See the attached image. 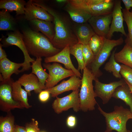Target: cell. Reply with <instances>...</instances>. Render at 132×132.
<instances>
[{
	"mask_svg": "<svg viewBox=\"0 0 132 132\" xmlns=\"http://www.w3.org/2000/svg\"><path fill=\"white\" fill-rule=\"evenodd\" d=\"M33 3L45 9L53 17L55 34L50 42L55 47L62 50L67 46H70L78 43L74 30L64 17L41 1L33 0Z\"/></svg>",
	"mask_w": 132,
	"mask_h": 132,
	"instance_id": "obj_1",
	"label": "cell"
},
{
	"mask_svg": "<svg viewBox=\"0 0 132 132\" xmlns=\"http://www.w3.org/2000/svg\"><path fill=\"white\" fill-rule=\"evenodd\" d=\"M22 34L29 54L36 58L51 57L61 50L55 47L49 39L39 32L27 28Z\"/></svg>",
	"mask_w": 132,
	"mask_h": 132,
	"instance_id": "obj_2",
	"label": "cell"
},
{
	"mask_svg": "<svg viewBox=\"0 0 132 132\" xmlns=\"http://www.w3.org/2000/svg\"><path fill=\"white\" fill-rule=\"evenodd\" d=\"M83 71L79 95L80 110L86 112L94 110L95 106L97 104L95 99L97 97L93 89V81L98 78L94 76L87 67H85Z\"/></svg>",
	"mask_w": 132,
	"mask_h": 132,
	"instance_id": "obj_3",
	"label": "cell"
},
{
	"mask_svg": "<svg viewBox=\"0 0 132 132\" xmlns=\"http://www.w3.org/2000/svg\"><path fill=\"white\" fill-rule=\"evenodd\" d=\"M98 109L105 117L106 129L105 132H111L115 130L118 132H129L126 127L129 116L132 113L130 110L122 106H115L113 111L107 113L98 106Z\"/></svg>",
	"mask_w": 132,
	"mask_h": 132,
	"instance_id": "obj_4",
	"label": "cell"
},
{
	"mask_svg": "<svg viewBox=\"0 0 132 132\" xmlns=\"http://www.w3.org/2000/svg\"><path fill=\"white\" fill-rule=\"evenodd\" d=\"M115 0H69L72 6L82 9L92 16L112 13Z\"/></svg>",
	"mask_w": 132,
	"mask_h": 132,
	"instance_id": "obj_5",
	"label": "cell"
},
{
	"mask_svg": "<svg viewBox=\"0 0 132 132\" xmlns=\"http://www.w3.org/2000/svg\"><path fill=\"white\" fill-rule=\"evenodd\" d=\"M123 42L122 37L116 40L106 38L102 47L90 64V69L95 77L98 78L102 75V73L100 68L109 57L113 48L122 44Z\"/></svg>",
	"mask_w": 132,
	"mask_h": 132,
	"instance_id": "obj_6",
	"label": "cell"
},
{
	"mask_svg": "<svg viewBox=\"0 0 132 132\" xmlns=\"http://www.w3.org/2000/svg\"><path fill=\"white\" fill-rule=\"evenodd\" d=\"M7 37L3 38L1 40L3 46H7L14 45L19 47L22 52L24 57L23 65L20 70L21 72L29 70L32 63L35 60L30 56L24 42L22 33L16 30L7 34Z\"/></svg>",
	"mask_w": 132,
	"mask_h": 132,
	"instance_id": "obj_7",
	"label": "cell"
},
{
	"mask_svg": "<svg viewBox=\"0 0 132 132\" xmlns=\"http://www.w3.org/2000/svg\"><path fill=\"white\" fill-rule=\"evenodd\" d=\"M43 66L49 72L48 77L45 82L44 90L54 87L65 78L75 75L72 70L64 68L56 62H54L52 64L44 63Z\"/></svg>",
	"mask_w": 132,
	"mask_h": 132,
	"instance_id": "obj_8",
	"label": "cell"
},
{
	"mask_svg": "<svg viewBox=\"0 0 132 132\" xmlns=\"http://www.w3.org/2000/svg\"><path fill=\"white\" fill-rule=\"evenodd\" d=\"M79 91V89L73 91L70 94L62 98L56 97L52 104L55 112L59 114L71 108L75 112L78 111L80 110Z\"/></svg>",
	"mask_w": 132,
	"mask_h": 132,
	"instance_id": "obj_9",
	"label": "cell"
},
{
	"mask_svg": "<svg viewBox=\"0 0 132 132\" xmlns=\"http://www.w3.org/2000/svg\"><path fill=\"white\" fill-rule=\"evenodd\" d=\"M11 79L1 82L0 86V107L2 111L9 112L16 108H23L19 103L12 98V84Z\"/></svg>",
	"mask_w": 132,
	"mask_h": 132,
	"instance_id": "obj_10",
	"label": "cell"
},
{
	"mask_svg": "<svg viewBox=\"0 0 132 132\" xmlns=\"http://www.w3.org/2000/svg\"><path fill=\"white\" fill-rule=\"evenodd\" d=\"M94 81V91L96 97L101 99L104 104L108 103L117 87L127 84L123 78L119 81L111 82L108 84L100 82L98 78Z\"/></svg>",
	"mask_w": 132,
	"mask_h": 132,
	"instance_id": "obj_11",
	"label": "cell"
},
{
	"mask_svg": "<svg viewBox=\"0 0 132 132\" xmlns=\"http://www.w3.org/2000/svg\"><path fill=\"white\" fill-rule=\"evenodd\" d=\"M121 0H115L114 7L112 12V19L109 33L106 38L111 39L114 33L120 32L126 37L127 34L124 29V21L122 8L121 6Z\"/></svg>",
	"mask_w": 132,
	"mask_h": 132,
	"instance_id": "obj_12",
	"label": "cell"
},
{
	"mask_svg": "<svg viewBox=\"0 0 132 132\" xmlns=\"http://www.w3.org/2000/svg\"><path fill=\"white\" fill-rule=\"evenodd\" d=\"M112 19L111 13L92 16L88 22L96 34L106 37L110 30Z\"/></svg>",
	"mask_w": 132,
	"mask_h": 132,
	"instance_id": "obj_13",
	"label": "cell"
},
{
	"mask_svg": "<svg viewBox=\"0 0 132 132\" xmlns=\"http://www.w3.org/2000/svg\"><path fill=\"white\" fill-rule=\"evenodd\" d=\"M24 15L25 19L29 21L34 19L51 22L54 20L51 15L45 9L34 4L32 0H29L26 3Z\"/></svg>",
	"mask_w": 132,
	"mask_h": 132,
	"instance_id": "obj_14",
	"label": "cell"
},
{
	"mask_svg": "<svg viewBox=\"0 0 132 132\" xmlns=\"http://www.w3.org/2000/svg\"><path fill=\"white\" fill-rule=\"evenodd\" d=\"M69 46L65 47L57 54L51 57L45 58V63L54 62H58L63 64L66 69L72 70L75 75L80 78H82V75L79 71L74 66L71 61L70 57Z\"/></svg>",
	"mask_w": 132,
	"mask_h": 132,
	"instance_id": "obj_15",
	"label": "cell"
},
{
	"mask_svg": "<svg viewBox=\"0 0 132 132\" xmlns=\"http://www.w3.org/2000/svg\"><path fill=\"white\" fill-rule=\"evenodd\" d=\"M81 80L76 75L70 77L68 80H64L60 84L51 88L45 89L48 91L53 97L64 92L72 90H77L81 87Z\"/></svg>",
	"mask_w": 132,
	"mask_h": 132,
	"instance_id": "obj_16",
	"label": "cell"
},
{
	"mask_svg": "<svg viewBox=\"0 0 132 132\" xmlns=\"http://www.w3.org/2000/svg\"><path fill=\"white\" fill-rule=\"evenodd\" d=\"M17 81L24 87L29 96L31 95V92L32 90L37 94L39 93L43 89H45V88L40 83L37 76L32 73L23 74Z\"/></svg>",
	"mask_w": 132,
	"mask_h": 132,
	"instance_id": "obj_17",
	"label": "cell"
},
{
	"mask_svg": "<svg viewBox=\"0 0 132 132\" xmlns=\"http://www.w3.org/2000/svg\"><path fill=\"white\" fill-rule=\"evenodd\" d=\"M23 65V62L15 63L11 61L7 58L0 61V71L4 81L11 79V77L13 74H18L21 73L19 69L22 67Z\"/></svg>",
	"mask_w": 132,
	"mask_h": 132,
	"instance_id": "obj_18",
	"label": "cell"
},
{
	"mask_svg": "<svg viewBox=\"0 0 132 132\" xmlns=\"http://www.w3.org/2000/svg\"><path fill=\"white\" fill-rule=\"evenodd\" d=\"M77 24L73 29L78 43L82 45L88 44L91 38L96 33L88 23Z\"/></svg>",
	"mask_w": 132,
	"mask_h": 132,
	"instance_id": "obj_19",
	"label": "cell"
},
{
	"mask_svg": "<svg viewBox=\"0 0 132 132\" xmlns=\"http://www.w3.org/2000/svg\"><path fill=\"white\" fill-rule=\"evenodd\" d=\"M30 22L35 30L41 32L50 41L53 39L55 36V31L54 25L51 22L34 19Z\"/></svg>",
	"mask_w": 132,
	"mask_h": 132,
	"instance_id": "obj_20",
	"label": "cell"
},
{
	"mask_svg": "<svg viewBox=\"0 0 132 132\" xmlns=\"http://www.w3.org/2000/svg\"><path fill=\"white\" fill-rule=\"evenodd\" d=\"M12 94L13 99L20 103L23 108L29 109L31 106L28 101L27 92L22 87V85L17 80L12 84Z\"/></svg>",
	"mask_w": 132,
	"mask_h": 132,
	"instance_id": "obj_21",
	"label": "cell"
},
{
	"mask_svg": "<svg viewBox=\"0 0 132 132\" xmlns=\"http://www.w3.org/2000/svg\"><path fill=\"white\" fill-rule=\"evenodd\" d=\"M65 9L71 19L78 24L87 22L92 16L84 10L72 6L67 1Z\"/></svg>",
	"mask_w": 132,
	"mask_h": 132,
	"instance_id": "obj_22",
	"label": "cell"
},
{
	"mask_svg": "<svg viewBox=\"0 0 132 132\" xmlns=\"http://www.w3.org/2000/svg\"><path fill=\"white\" fill-rule=\"evenodd\" d=\"M26 3L23 0H0V9L8 11H15L16 15L25 14Z\"/></svg>",
	"mask_w": 132,
	"mask_h": 132,
	"instance_id": "obj_23",
	"label": "cell"
},
{
	"mask_svg": "<svg viewBox=\"0 0 132 132\" xmlns=\"http://www.w3.org/2000/svg\"><path fill=\"white\" fill-rule=\"evenodd\" d=\"M112 97L123 100L128 106L132 113V93L127 83L117 87L114 91Z\"/></svg>",
	"mask_w": 132,
	"mask_h": 132,
	"instance_id": "obj_24",
	"label": "cell"
},
{
	"mask_svg": "<svg viewBox=\"0 0 132 132\" xmlns=\"http://www.w3.org/2000/svg\"><path fill=\"white\" fill-rule=\"evenodd\" d=\"M114 58L117 63L132 68V48L128 44H125L120 51L115 53Z\"/></svg>",
	"mask_w": 132,
	"mask_h": 132,
	"instance_id": "obj_25",
	"label": "cell"
},
{
	"mask_svg": "<svg viewBox=\"0 0 132 132\" xmlns=\"http://www.w3.org/2000/svg\"><path fill=\"white\" fill-rule=\"evenodd\" d=\"M16 21L8 11L2 9L0 11V31L17 30L15 28Z\"/></svg>",
	"mask_w": 132,
	"mask_h": 132,
	"instance_id": "obj_26",
	"label": "cell"
},
{
	"mask_svg": "<svg viewBox=\"0 0 132 132\" xmlns=\"http://www.w3.org/2000/svg\"><path fill=\"white\" fill-rule=\"evenodd\" d=\"M41 57L36 58V60L32 63L31 67V73L35 75L39 79L41 85L45 88L46 81L48 76V74L46 72L42 66Z\"/></svg>",
	"mask_w": 132,
	"mask_h": 132,
	"instance_id": "obj_27",
	"label": "cell"
},
{
	"mask_svg": "<svg viewBox=\"0 0 132 132\" xmlns=\"http://www.w3.org/2000/svg\"><path fill=\"white\" fill-rule=\"evenodd\" d=\"M116 49H115L112 52L109 61L104 66V69L108 72L112 73L115 78L121 79L122 77L120 73L121 65L115 61L114 58Z\"/></svg>",
	"mask_w": 132,
	"mask_h": 132,
	"instance_id": "obj_28",
	"label": "cell"
},
{
	"mask_svg": "<svg viewBox=\"0 0 132 132\" xmlns=\"http://www.w3.org/2000/svg\"><path fill=\"white\" fill-rule=\"evenodd\" d=\"M83 45L79 43L69 46L70 54L75 57L77 61L78 66V70L82 72L86 67L84 61L83 55L82 47Z\"/></svg>",
	"mask_w": 132,
	"mask_h": 132,
	"instance_id": "obj_29",
	"label": "cell"
},
{
	"mask_svg": "<svg viewBox=\"0 0 132 132\" xmlns=\"http://www.w3.org/2000/svg\"><path fill=\"white\" fill-rule=\"evenodd\" d=\"M9 112L6 116L0 118V132H14V118Z\"/></svg>",
	"mask_w": 132,
	"mask_h": 132,
	"instance_id": "obj_30",
	"label": "cell"
},
{
	"mask_svg": "<svg viewBox=\"0 0 132 132\" xmlns=\"http://www.w3.org/2000/svg\"><path fill=\"white\" fill-rule=\"evenodd\" d=\"M122 11L124 21L127 24L128 31L125 43L132 48V11H130L125 8L122 9Z\"/></svg>",
	"mask_w": 132,
	"mask_h": 132,
	"instance_id": "obj_31",
	"label": "cell"
},
{
	"mask_svg": "<svg viewBox=\"0 0 132 132\" xmlns=\"http://www.w3.org/2000/svg\"><path fill=\"white\" fill-rule=\"evenodd\" d=\"M106 38L95 34L89 42L88 44L95 56L98 54L102 47Z\"/></svg>",
	"mask_w": 132,
	"mask_h": 132,
	"instance_id": "obj_32",
	"label": "cell"
},
{
	"mask_svg": "<svg viewBox=\"0 0 132 132\" xmlns=\"http://www.w3.org/2000/svg\"><path fill=\"white\" fill-rule=\"evenodd\" d=\"M82 51L85 65L87 67L93 61L95 56L88 44L83 45Z\"/></svg>",
	"mask_w": 132,
	"mask_h": 132,
	"instance_id": "obj_33",
	"label": "cell"
},
{
	"mask_svg": "<svg viewBox=\"0 0 132 132\" xmlns=\"http://www.w3.org/2000/svg\"><path fill=\"white\" fill-rule=\"evenodd\" d=\"M121 66L120 74L125 81L132 85V68L123 64Z\"/></svg>",
	"mask_w": 132,
	"mask_h": 132,
	"instance_id": "obj_34",
	"label": "cell"
},
{
	"mask_svg": "<svg viewBox=\"0 0 132 132\" xmlns=\"http://www.w3.org/2000/svg\"><path fill=\"white\" fill-rule=\"evenodd\" d=\"M27 132H40L38 121L34 119L31 122L26 124L25 127Z\"/></svg>",
	"mask_w": 132,
	"mask_h": 132,
	"instance_id": "obj_35",
	"label": "cell"
},
{
	"mask_svg": "<svg viewBox=\"0 0 132 132\" xmlns=\"http://www.w3.org/2000/svg\"><path fill=\"white\" fill-rule=\"evenodd\" d=\"M50 94L49 91L46 90H42L39 93V99L42 102H46L49 98Z\"/></svg>",
	"mask_w": 132,
	"mask_h": 132,
	"instance_id": "obj_36",
	"label": "cell"
},
{
	"mask_svg": "<svg viewBox=\"0 0 132 132\" xmlns=\"http://www.w3.org/2000/svg\"><path fill=\"white\" fill-rule=\"evenodd\" d=\"M77 123L76 117L73 115H70L67 118L66 123L67 126L70 128H73L76 125Z\"/></svg>",
	"mask_w": 132,
	"mask_h": 132,
	"instance_id": "obj_37",
	"label": "cell"
},
{
	"mask_svg": "<svg viewBox=\"0 0 132 132\" xmlns=\"http://www.w3.org/2000/svg\"><path fill=\"white\" fill-rule=\"evenodd\" d=\"M125 6V9L129 11L131 7H132V0H122Z\"/></svg>",
	"mask_w": 132,
	"mask_h": 132,
	"instance_id": "obj_38",
	"label": "cell"
},
{
	"mask_svg": "<svg viewBox=\"0 0 132 132\" xmlns=\"http://www.w3.org/2000/svg\"><path fill=\"white\" fill-rule=\"evenodd\" d=\"M14 132H27L25 127L15 125Z\"/></svg>",
	"mask_w": 132,
	"mask_h": 132,
	"instance_id": "obj_39",
	"label": "cell"
},
{
	"mask_svg": "<svg viewBox=\"0 0 132 132\" xmlns=\"http://www.w3.org/2000/svg\"><path fill=\"white\" fill-rule=\"evenodd\" d=\"M2 44H0V61L7 58V55L5 51L2 49Z\"/></svg>",
	"mask_w": 132,
	"mask_h": 132,
	"instance_id": "obj_40",
	"label": "cell"
},
{
	"mask_svg": "<svg viewBox=\"0 0 132 132\" xmlns=\"http://www.w3.org/2000/svg\"><path fill=\"white\" fill-rule=\"evenodd\" d=\"M56 1L58 3H62L67 2V0H57Z\"/></svg>",
	"mask_w": 132,
	"mask_h": 132,
	"instance_id": "obj_41",
	"label": "cell"
},
{
	"mask_svg": "<svg viewBox=\"0 0 132 132\" xmlns=\"http://www.w3.org/2000/svg\"><path fill=\"white\" fill-rule=\"evenodd\" d=\"M126 81V83L128 85V86H129V87L130 88V90L131 92L132 93V85H131L130 84L128 83L126 81Z\"/></svg>",
	"mask_w": 132,
	"mask_h": 132,
	"instance_id": "obj_42",
	"label": "cell"
},
{
	"mask_svg": "<svg viewBox=\"0 0 132 132\" xmlns=\"http://www.w3.org/2000/svg\"><path fill=\"white\" fill-rule=\"evenodd\" d=\"M129 118L130 119H132V113H131L130 115Z\"/></svg>",
	"mask_w": 132,
	"mask_h": 132,
	"instance_id": "obj_43",
	"label": "cell"
},
{
	"mask_svg": "<svg viewBox=\"0 0 132 132\" xmlns=\"http://www.w3.org/2000/svg\"></svg>",
	"mask_w": 132,
	"mask_h": 132,
	"instance_id": "obj_44",
	"label": "cell"
}]
</instances>
